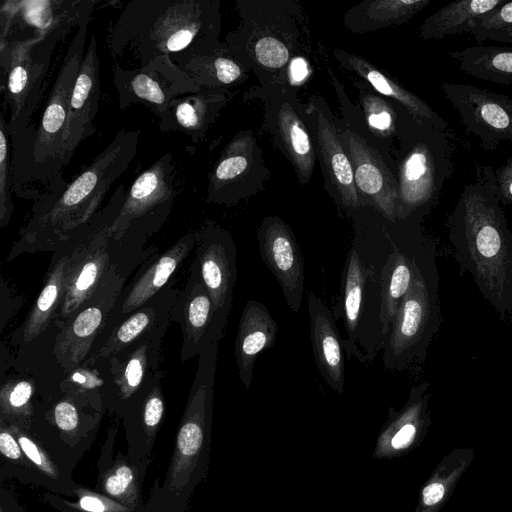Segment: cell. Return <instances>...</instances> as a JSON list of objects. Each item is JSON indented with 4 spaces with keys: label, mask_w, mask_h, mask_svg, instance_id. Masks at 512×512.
<instances>
[{
    "label": "cell",
    "mask_w": 512,
    "mask_h": 512,
    "mask_svg": "<svg viewBox=\"0 0 512 512\" xmlns=\"http://www.w3.org/2000/svg\"><path fill=\"white\" fill-rule=\"evenodd\" d=\"M460 269L473 278L500 318L512 312V229L498 193L494 169L477 166L447 220Z\"/></svg>",
    "instance_id": "1"
},
{
    "label": "cell",
    "mask_w": 512,
    "mask_h": 512,
    "mask_svg": "<svg viewBox=\"0 0 512 512\" xmlns=\"http://www.w3.org/2000/svg\"><path fill=\"white\" fill-rule=\"evenodd\" d=\"M139 131H119L69 184L42 194L19 231L7 261L25 253L59 252L84 233L113 183L137 155Z\"/></svg>",
    "instance_id": "2"
},
{
    "label": "cell",
    "mask_w": 512,
    "mask_h": 512,
    "mask_svg": "<svg viewBox=\"0 0 512 512\" xmlns=\"http://www.w3.org/2000/svg\"><path fill=\"white\" fill-rule=\"evenodd\" d=\"M220 0H135L109 30L114 58L129 53L146 65L161 56L177 65L221 47Z\"/></svg>",
    "instance_id": "3"
},
{
    "label": "cell",
    "mask_w": 512,
    "mask_h": 512,
    "mask_svg": "<svg viewBox=\"0 0 512 512\" xmlns=\"http://www.w3.org/2000/svg\"><path fill=\"white\" fill-rule=\"evenodd\" d=\"M351 219L354 236L332 314L344 326V351L362 364H370L387 341L380 319L382 272L393 247L394 221L367 206Z\"/></svg>",
    "instance_id": "4"
},
{
    "label": "cell",
    "mask_w": 512,
    "mask_h": 512,
    "mask_svg": "<svg viewBox=\"0 0 512 512\" xmlns=\"http://www.w3.org/2000/svg\"><path fill=\"white\" fill-rule=\"evenodd\" d=\"M90 14L86 15L72 38L38 129L33 126L11 137L13 158L11 164L12 192L21 198L36 201L41 195L66 184L62 170L66 167L64 141L68 109L74 83L78 75L88 34Z\"/></svg>",
    "instance_id": "5"
},
{
    "label": "cell",
    "mask_w": 512,
    "mask_h": 512,
    "mask_svg": "<svg viewBox=\"0 0 512 512\" xmlns=\"http://www.w3.org/2000/svg\"><path fill=\"white\" fill-rule=\"evenodd\" d=\"M238 27L225 43L260 88L289 84V68L309 50L306 15L295 0H236Z\"/></svg>",
    "instance_id": "6"
},
{
    "label": "cell",
    "mask_w": 512,
    "mask_h": 512,
    "mask_svg": "<svg viewBox=\"0 0 512 512\" xmlns=\"http://www.w3.org/2000/svg\"><path fill=\"white\" fill-rule=\"evenodd\" d=\"M222 338L220 334L214 335L198 356L196 374L162 486L163 496L176 504H185L207 474L218 347Z\"/></svg>",
    "instance_id": "7"
},
{
    "label": "cell",
    "mask_w": 512,
    "mask_h": 512,
    "mask_svg": "<svg viewBox=\"0 0 512 512\" xmlns=\"http://www.w3.org/2000/svg\"><path fill=\"white\" fill-rule=\"evenodd\" d=\"M319 53L338 99L341 116L335 122L352 166L361 206L371 207L389 220H398L400 201L394 157L369 131L358 104L352 102L331 69L320 42Z\"/></svg>",
    "instance_id": "8"
},
{
    "label": "cell",
    "mask_w": 512,
    "mask_h": 512,
    "mask_svg": "<svg viewBox=\"0 0 512 512\" xmlns=\"http://www.w3.org/2000/svg\"><path fill=\"white\" fill-rule=\"evenodd\" d=\"M448 132L406 112L393 157L399 190V220H423L437 203L452 173Z\"/></svg>",
    "instance_id": "9"
},
{
    "label": "cell",
    "mask_w": 512,
    "mask_h": 512,
    "mask_svg": "<svg viewBox=\"0 0 512 512\" xmlns=\"http://www.w3.org/2000/svg\"><path fill=\"white\" fill-rule=\"evenodd\" d=\"M439 327V273L434 245L427 239L417 255L411 286L399 304L383 349L384 368L395 373L423 363Z\"/></svg>",
    "instance_id": "10"
},
{
    "label": "cell",
    "mask_w": 512,
    "mask_h": 512,
    "mask_svg": "<svg viewBox=\"0 0 512 512\" xmlns=\"http://www.w3.org/2000/svg\"><path fill=\"white\" fill-rule=\"evenodd\" d=\"M174 168L168 152L145 169L134 180L118 216L106 230L118 249L121 265L127 269L170 216L176 196Z\"/></svg>",
    "instance_id": "11"
},
{
    "label": "cell",
    "mask_w": 512,
    "mask_h": 512,
    "mask_svg": "<svg viewBox=\"0 0 512 512\" xmlns=\"http://www.w3.org/2000/svg\"><path fill=\"white\" fill-rule=\"evenodd\" d=\"M70 29L60 28L37 37L1 38L2 78L6 76L5 102L10 116L6 131L10 137L29 128L42 96L52 53L57 41Z\"/></svg>",
    "instance_id": "12"
},
{
    "label": "cell",
    "mask_w": 512,
    "mask_h": 512,
    "mask_svg": "<svg viewBox=\"0 0 512 512\" xmlns=\"http://www.w3.org/2000/svg\"><path fill=\"white\" fill-rule=\"evenodd\" d=\"M244 99L263 103L264 128L274 146L292 166L298 183L309 184L317 158L296 88L289 84L266 89L254 86L244 94Z\"/></svg>",
    "instance_id": "13"
},
{
    "label": "cell",
    "mask_w": 512,
    "mask_h": 512,
    "mask_svg": "<svg viewBox=\"0 0 512 512\" xmlns=\"http://www.w3.org/2000/svg\"><path fill=\"white\" fill-rule=\"evenodd\" d=\"M303 114L320 165L324 188L339 211L351 218L362 206L349 157L343 148L335 118L327 101L312 95Z\"/></svg>",
    "instance_id": "14"
},
{
    "label": "cell",
    "mask_w": 512,
    "mask_h": 512,
    "mask_svg": "<svg viewBox=\"0 0 512 512\" xmlns=\"http://www.w3.org/2000/svg\"><path fill=\"white\" fill-rule=\"evenodd\" d=\"M270 177L254 129L237 132L208 174L206 201L233 206L265 187Z\"/></svg>",
    "instance_id": "15"
},
{
    "label": "cell",
    "mask_w": 512,
    "mask_h": 512,
    "mask_svg": "<svg viewBox=\"0 0 512 512\" xmlns=\"http://www.w3.org/2000/svg\"><path fill=\"white\" fill-rule=\"evenodd\" d=\"M128 272L116 266L94 295L56 334L53 355L64 374L81 367L100 340Z\"/></svg>",
    "instance_id": "16"
},
{
    "label": "cell",
    "mask_w": 512,
    "mask_h": 512,
    "mask_svg": "<svg viewBox=\"0 0 512 512\" xmlns=\"http://www.w3.org/2000/svg\"><path fill=\"white\" fill-rule=\"evenodd\" d=\"M112 69L122 110L142 105L158 117L174 99L201 88L168 56L134 69H125L115 61Z\"/></svg>",
    "instance_id": "17"
},
{
    "label": "cell",
    "mask_w": 512,
    "mask_h": 512,
    "mask_svg": "<svg viewBox=\"0 0 512 512\" xmlns=\"http://www.w3.org/2000/svg\"><path fill=\"white\" fill-rule=\"evenodd\" d=\"M196 269L211 298L214 324L226 330L237 281V247L231 233L213 221L195 230Z\"/></svg>",
    "instance_id": "18"
},
{
    "label": "cell",
    "mask_w": 512,
    "mask_h": 512,
    "mask_svg": "<svg viewBox=\"0 0 512 512\" xmlns=\"http://www.w3.org/2000/svg\"><path fill=\"white\" fill-rule=\"evenodd\" d=\"M440 88L482 149L491 152L502 141L512 142L511 97L461 83L444 82Z\"/></svg>",
    "instance_id": "19"
},
{
    "label": "cell",
    "mask_w": 512,
    "mask_h": 512,
    "mask_svg": "<svg viewBox=\"0 0 512 512\" xmlns=\"http://www.w3.org/2000/svg\"><path fill=\"white\" fill-rule=\"evenodd\" d=\"M195 245V231H190L161 254L155 253L143 262L139 272L130 283L124 286L93 351L118 323L139 309L172 281L175 272L195 248Z\"/></svg>",
    "instance_id": "20"
},
{
    "label": "cell",
    "mask_w": 512,
    "mask_h": 512,
    "mask_svg": "<svg viewBox=\"0 0 512 512\" xmlns=\"http://www.w3.org/2000/svg\"><path fill=\"white\" fill-rule=\"evenodd\" d=\"M257 241L264 264L277 280L289 309L297 314L304 294V261L292 228L279 216H265Z\"/></svg>",
    "instance_id": "21"
},
{
    "label": "cell",
    "mask_w": 512,
    "mask_h": 512,
    "mask_svg": "<svg viewBox=\"0 0 512 512\" xmlns=\"http://www.w3.org/2000/svg\"><path fill=\"white\" fill-rule=\"evenodd\" d=\"M173 283L174 280L118 323L82 366H101L139 340L166 334L174 321L173 309L180 291Z\"/></svg>",
    "instance_id": "22"
},
{
    "label": "cell",
    "mask_w": 512,
    "mask_h": 512,
    "mask_svg": "<svg viewBox=\"0 0 512 512\" xmlns=\"http://www.w3.org/2000/svg\"><path fill=\"white\" fill-rule=\"evenodd\" d=\"M100 98V69L97 41L90 36L76 77L68 109L64 141V159L67 166L77 147L91 137L96 128L94 120Z\"/></svg>",
    "instance_id": "23"
},
{
    "label": "cell",
    "mask_w": 512,
    "mask_h": 512,
    "mask_svg": "<svg viewBox=\"0 0 512 512\" xmlns=\"http://www.w3.org/2000/svg\"><path fill=\"white\" fill-rule=\"evenodd\" d=\"M173 320L181 328L180 360L182 363L199 356L215 334L224 335L225 333L214 324V308L211 298L192 265L189 277L177 296L173 309Z\"/></svg>",
    "instance_id": "24"
},
{
    "label": "cell",
    "mask_w": 512,
    "mask_h": 512,
    "mask_svg": "<svg viewBox=\"0 0 512 512\" xmlns=\"http://www.w3.org/2000/svg\"><path fill=\"white\" fill-rule=\"evenodd\" d=\"M234 92L200 88L174 99L158 116L163 132H181L194 143L203 140Z\"/></svg>",
    "instance_id": "25"
},
{
    "label": "cell",
    "mask_w": 512,
    "mask_h": 512,
    "mask_svg": "<svg viewBox=\"0 0 512 512\" xmlns=\"http://www.w3.org/2000/svg\"><path fill=\"white\" fill-rule=\"evenodd\" d=\"M333 56L338 66L347 75L363 81L380 95L400 104L419 121L448 132V122L442 116L418 95L402 86L373 63L340 48L333 50Z\"/></svg>",
    "instance_id": "26"
},
{
    "label": "cell",
    "mask_w": 512,
    "mask_h": 512,
    "mask_svg": "<svg viewBox=\"0 0 512 512\" xmlns=\"http://www.w3.org/2000/svg\"><path fill=\"white\" fill-rule=\"evenodd\" d=\"M165 334L144 338L119 352L106 366V384L120 402L132 399L157 371Z\"/></svg>",
    "instance_id": "27"
},
{
    "label": "cell",
    "mask_w": 512,
    "mask_h": 512,
    "mask_svg": "<svg viewBox=\"0 0 512 512\" xmlns=\"http://www.w3.org/2000/svg\"><path fill=\"white\" fill-rule=\"evenodd\" d=\"M308 314L315 366L324 382L341 394L345 387L344 349L333 314L313 292L308 294Z\"/></svg>",
    "instance_id": "28"
},
{
    "label": "cell",
    "mask_w": 512,
    "mask_h": 512,
    "mask_svg": "<svg viewBox=\"0 0 512 512\" xmlns=\"http://www.w3.org/2000/svg\"><path fill=\"white\" fill-rule=\"evenodd\" d=\"M73 241L65 249L54 253L36 301L22 325L12 333L11 342L14 345L31 343L54 324L72 267Z\"/></svg>",
    "instance_id": "29"
},
{
    "label": "cell",
    "mask_w": 512,
    "mask_h": 512,
    "mask_svg": "<svg viewBox=\"0 0 512 512\" xmlns=\"http://www.w3.org/2000/svg\"><path fill=\"white\" fill-rule=\"evenodd\" d=\"M278 330L277 322L263 303L254 299L246 302L234 343L238 374L246 389L251 386L257 357L275 344Z\"/></svg>",
    "instance_id": "30"
},
{
    "label": "cell",
    "mask_w": 512,
    "mask_h": 512,
    "mask_svg": "<svg viewBox=\"0 0 512 512\" xmlns=\"http://www.w3.org/2000/svg\"><path fill=\"white\" fill-rule=\"evenodd\" d=\"M431 0H366L346 11L343 25L354 34L375 32L408 22Z\"/></svg>",
    "instance_id": "31"
},
{
    "label": "cell",
    "mask_w": 512,
    "mask_h": 512,
    "mask_svg": "<svg viewBox=\"0 0 512 512\" xmlns=\"http://www.w3.org/2000/svg\"><path fill=\"white\" fill-rule=\"evenodd\" d=\"M428 382L414 386L404 408L390 415L383 425L375 444L373 457L384 459L393 457L410 447L416 438L421 413L428 399Z\"/></svg>",
    "instance_id": "32"
},
{
    "label": "cell",
    "mask_w": 512,
    "mask_h": 512,
    "mask_svg": "<svg viewBox=\"0 0 512 512\" xmlns=\"http://www.w3.org/2000/svg\"><path fill=\"white\" fill-rule=\"evenodd\" d=\"M349 77L358 92V106L369 131L380 145L393 155L403 115L408 111L400 104L380 95L363 81Z\"/></svg>",
    "instance_id": "33"
},
{
    "label": "cell",
    "mask_w": 512,
    "mask_h": 512,
    "mask_svg": "<svg viewBox=\"0 0 512 512\" xmlns=\"http://www.w3.org/2000/svg\"><path fill=\"white\" fill-rule=\"evenodd\" d=\"M178 66L201 88L231 90L245 83L251 74L225 42L213 52L192 57Z\"/></svg>",
    "instance_id": "34"
},
{
    "label": "cell",
    "mask_w": 512,
    "mask_h": 512,
    "mask_svg": "<svg viewBox=\"0 0 512 512\" xmlns=\"http://www.w3.org/2000/svg\"><path fill=\"white\" fill-rule=\"evenodd\" d=\"M503 3L504 0L452 1L422 22L418 36L422 40H441L455 34L470 33L475 19Z\"/></svg>",
    "instance_id": "35"
},
{
    "label": "cell",
    "mask_w": 512,
    "mask_h": 512,
    "mask_svg": "<svg viewBox=\"0 0 512 512\" xmlns=\"http://www.w3.org/2000/svg\"><path fill=\"white\" fill-rule=\"evenodd\" d=\"M448 55L469 76L512 86V47L478 45L449 51Z\"/></svg>",
    "instance_id": "36"
},
{
    "label": "cell",
    "mask_w": 512,
    "mask_h": 512,
    "mask_svg": "<svg viewBox=\"0 0 512 512\" xmlns=\"http://www.w3.org/2000/svg\"><path fill=\"white\" fill-rule=\"evenodd\" d=\"M162 371H157L128 402L138 409L142 428L148 442H153L164 415V396L161 386Z\"/></svg>",
    "instance_id": "37"
},
{
    "label": "cell",
    "mask_w": 512,
    "mask_h": 512,
    "mask_svg": "<svg viewBox=\"0 0 512 512\" xmlns=\"http://www.w3.org/2000/svg\"><path fill=\"white\" fill-rule=\"evenodd\" d=\"M34 383L25 378L2 381L0 390L1 421L15 424L32 415Z\"/></svg>",
    "instance_id": "38"
},
{
    "label": "cell",
    "mask_w": 512,
    "mask_h": 512,
    "mask_svg": "<svg viewBox=\"0 0 512 512\" xmlns=\"http://www.w3.org/2000/svg\"><path fill=\"white\" fill-rule=\"evenodd\" d=\"M101 490L106 496L115 501L126 506H135L138 497V485L134 468L123 460L116 461L103 473Z\"/></svg>",
    "instance_id": "39"
},
{
    "label": "cell",
    "mask_w": 512,
    "mask_h": 512,
    "mask_svg": "<svg viewBox=\"0 0 512 512\" xmlns=\"http://www.w3.org/2000/svg\"><path fill=\"white\" fill-rule=\"evenodd\" d=\"M11 161L6 122L0 117V227H6L14 212Z\"/></svg>",
    "instance_id": "40"
},
{
    "label": "cell",
    "mask_w": 512,
    "mask_h": 512,
    "mask_svg": "<svg viewBox=\"0 0 512 512\" xmlns=\"http://www.w3.org/2000/svg\"><path fill=\"white\" fill-rule=\"evenodd\" d=\"M10 429L17 438L23 452L41 474L51 480L60 479V471L47 452L30 436L24 433L16 424H10Z\"/></svg>",
    "instance_id": "41"
},
{
    "label": "cell",
    "mask_w": 512,
    "mask_h": 512,
    "mask_svg": "<svg viewBox=\"0 0 512 512\" xmlns=\"http://www.w3.org/2000/svg\"><path fill=\"white\" fill-rule=\"evenodd\" d=\"M78 495L76 503L70 506L78 512H132V508L104 496L86 489H77Z\"/></svg>",
    "instance_id": "42"
},
{
    "label": "cell",
    "mask_w": 512,
    "mask_h": 512,
    "mask_svg": "<svg viewBox=\"0 0 512 512\" xmlns=\"http://www.w3.org/2000/svg\"><path fill=\"white\" fill-rule=\"evenodd\" d=\"M512 26V1L505 2L497 8L473 21L470 34L477 38L486 33Z\"/></svg>",
    "instance_id": "43"
},
{
    "label": "cell",
    "mask_w": 512,
    "mask_h": 512,
    "mask_svg": "<svg viewBox=\"0 0 512 512\" xmlns=\"http://www.w3.org/2000/svg\"><path fill=\"white\" fill-rule=\"evenodd\" d=\"M53 417L56 426L62 432L72 433L79 427V412L71 396L54 405Z\"/></svg>",
    "instance_id": "44"
},
{
    "label": "cell",
    "mask_w": 512,
    "mask_h": 512,
    "mask_svg": "<svg viewBox=\"0 0 512 512\" xmlns=\"http://www.w3.org/2000/svg\"><path fill=\"white\" fill-rule=\"evenodd\" d=\"M0 451L7 459L17 461L30 469L34 466L23 452L9 425L6 426L3 421H1Z\"/></svg>",
    "instance_id": "45"
},
{
    "label": "cell",
    "mask_w": 512,
    "mask_h": 512,
    "mask_svg": "<svg viewBox=\"0 0 512 512\" xmlns=\"http://www.w3.org/2000/svg\"><path fill=\"white\" fill-rule=\"evenodd\" d=\"M502 205L512 204V157L494 170Z\"/></svg>",
    "instance_id": "46"
},
{
    "label": "cell",
    "mask_w": 512,
    "mask_h": 512,
    "mask_svg": "<svg viewBox=\"0 0 512 512\" xmlns=\"http://www.w3.org/2000/svg\"><path fill=\"white\" fill-rule=\"evenodd\" d=\"M444 496V486L439 482H432L422 490V503L425 506L437 504Z\"/></svg>",
    "instance_id": "47"
},
{
    "label": "cell",
    "mask_w": 512,
    "mask_h": 512,
    "mask_svg": "<svg viewBox=\"0 0 512 512\" xmlns=\"http://www.w3.org/2000/svg\"><path fill=\"white\" fill-rule=\"evenodd\" d=\"M477 42H484L487 40L490 41H497V42H505V43H511L512 44V26L500 29L497 31H493L490 33H486L484 35H481L477 38H475Z\"/></svg>",
    "instance_id": "48"
},
{
    "label": "cell",
    "mask_w": 512,
    "mask_h": 512,
    "mask_svg": "<svg viewBox=\"0 0 512 512\" xmlns=\"http://www.w3.org/2000/svg\"><path fill=\"white\" fill-rule=\"evenodd\" d=\"M7 503L9 504V512H23L12 500L8 502L7 499Z\"/></svg>",
    "instance_id": "49"
},
{
    "label": "cell",
    "mask_w": 512,
    "mask_h": 512,
    "mask_svg": "<svg viewBox=\"0 0 512 512\" xmlns=\"http://www.w3.org/2000/svg\"><path fill=\"white\" fill-rule=\"evenodd\" d=\"M0 512H6L2 503L0 505Z\"/></svg>",
    "instance_id": "50"
}]
</instances>
